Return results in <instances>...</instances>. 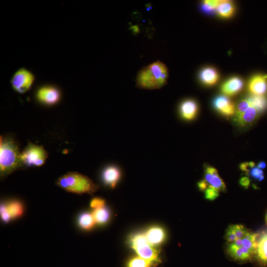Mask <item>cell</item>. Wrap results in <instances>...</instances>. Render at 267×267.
Returning a JSON list of instances; mask_svg holds the SVG:
<instances>
[{
	"instance_id": "6da1fadb",
	"label": "cell",
	"mask_w": 267,
	"mask_h": 267,
	"mask_svg": "<svg viewBox=\"0 0 267 267\" xmlns=\"http://www.w3.org/2000/svg\"><path fill=\"white\" fill-rule=\"evenodd\" d=\"M168 71L161 62L157 61L142 69L138 74L137 87L140 89L155 90L167 83Z\"/></svg>"
},
{
	"instance_id": "7a4b0ae2",
	"label": "cell",
	"mask_w": 267,
	"mask_h": 267,
	"mask_svg": "<svg viewBox=\"0 0 267 267\" xmlns=\"http://www.w3.org/2000/svg\"><path fill=\"white\" fill-rule=\"evenodd\" d=\"M20 154L19 146L13 139L1 137L0 142V173L1 177H6L23 166Z\"/></svg>"
},
{
	"instance_id": "3957f363",
	"label": "cell",
	"mask_w": 267,
	"mask_h": 267,
	"mask_svg": "<svg viewBox=\"0 0 267 267\" xmlns=\"http://www.w3.org/2000/svg\"><path fill=\"white\" fill-rule=\"evenodd\" d=\"M56 185L66 191L78 194H93L99 186L89 177L78 172H69L58 178Z\"/></svg>"
},
{
	"instance_id": "277c9868",
	"label": "cell",
	"mask_w": 267,
	"mask_h": 267,
	"mask_svg": "<svg viewBox=\"0 0 267 267\" xmlns=\"http://www.w3.org/2000/svg\"><path fill=\"white\" fill-rule=\"evenodd\" d=\"M127 243L138 256L156 264L161 262L160 252L149 243L144 232L130 234L128 237Z\"/></svg>"
},
{
	"instance_id": "5b68a950",
	"label": "cell",
	"mask_w": 267,
	"mask_h": 267,
	"mask_svg": "<svg viewBox=\"0 0 267 267\" xmlns=\"http://www.w3.org/2000/svg\"><path fill=\"white\" fill-rule=\"evenodd\" d=\"M48 153L42 146L30 142L25 149L21 153L20 159L27 166H41L46 162Z\"/></svg>"
},
{
	"instance_id": "8992f818",
	"label": "cell",
	"mask_w": 267,
	"mask_h": 267,
	"mask_svg": "<svg viewBox=\"0 0 267 267\" xmlns=\"http://www.w3.org/2000/svg\"><path fill=\"white\" fill-rule=\"evenodd\" d=\"M35 80L36 76L33 73L25 68H21L13 75L11 84L16 92L23 94L31 90Z\"/></svg>"
},
{
	"instance_id": "52a82bcc",
	"label": "cell",
	"mask_w": 267,
	"mask_h": 267,
	"mask_svg": "<svg viewBox=\"0 0 267 267\" xmlns=\"http://www.w3.org/2000/svg\"><path fill=\"white\" fill-rule=\"evenodd\" d=\"M36 98L41 104L51 106L57 104L61 99L60 89L54 85H44L37 91Z\"/></svg>"
},
{
	"instance_id": "ba28073f",
	"label": "cell",
	"mask_w": 267,
	"mask_h": 267,
	"mask_svg": "<svg viewBox=\"0 0 267 267\" xmlns=\"http://www.w3.org/2000/svg\"><path fill=\"white\" fill-rule=\"evenodd\" d=\"M122 176L121 168L117 165L112 164L106 166L102 173V180L104 184L114 189L120 181Z\"/></svg>"
},
{
	"instance_id": "9c48e42d",
	"label": "cell",
	"mask_w": 267,
	"mask_h": 267,
	"mask_svg": "<svg viewBox=\"0 0 267 267\" xmlns=\"http://www.w3.org/2000/svg\"><path fill=\"white\" fill-rule=\"evenodd\" d=\"M144 233L149 243L155 247L162 244L167 238L165 229L160 225L149 227Z\"/></svg>"
},
{
	"instance_id": "30bf717a",
	"label": "cell",
	"mask_w": 267,
	"mask_h": 267,
	"mask_svg": "<svg viewBox=\"0 0 267 267\" xmlns=\"http://www.w3.org/2000/svg\"><path fill=\"white\" fill-rule=\"evenodd\" d=\"M227 251L230 257L234 260L237 261H248L255 255L254 250L249 249L243 245L236 246L232 243L229 244Z\"/></svg>"
},
{
	"instance_id": "8fae6325",
	"label": "cell",
	"mask_w": 267,
	"mask_h": 267,
	"mask_svg": "<svg viewBox=\"0 0 267 267\" xmlns=\"http://www.w3.org/2000/svg\"><path fill=\"white\" fill-rule=\"evenodd\" d=\"M208 185L220 191H224L226 186L219 176L218 171L210 166H206L204 170V179Z\"/></svg>"
},
{
	"instance_id": "7c38bea8",
	"label": "cell",
	"mask_w": 267,
	"mask_h": 267,
	"mask_svg": "<svg viewBox=\"0 0 267 267\" xmlns=\"http://www.w3.org/2000/svg\"><path fill=\"white\" fill-rule=\"evenodd\" d=\"M248 90L253 95L264 96L267 93V76L258 75L253 77L249 83Z\"/></svg>"
},
{
	"instance_id": "4fadbf2b",
	"label": "cell",
	"mask_w": 267,
	"mask_h": 267,
	"mask_svg": "<svg viewBox=\"0 0 267 267\" xmlns=\"http://www.w3.org/2000/svg\"><path fill=\"white\" fill-rule=\"evenodd\" d=\"M214 107L222 115L229 117L235 112L233 103L226 96L217 97L214 101Z\"/></svg>"
},
{
	"instance_id": "5bb4252c",
	"label": "cell",
	"mask_w": 267,
	"mask_h": 267,
	"mask_svg": "<svg viewBox=\"0 0 267 267\" xmlns=\"http://www.w3.org/2000/svg\"><path fill=\"white\" fill-rule=\"evenodd\" d=\"M198 106L196 103L191 100L184 101L180 107V114L181 118L186 121L193 120L196 116Z\"/></svg>"
},
{
	"instance_id": "9a60e30c",
	"label": "cell",
	"mask_w": 267,
	"mask_h": 267,
	"mask_svg": "<svg viewBox=\"0 0 267 267\" xmlns=\"http://www.w3.org/2000/svg\"><path fill=\"white\" fill-rule=\"evenodd\" d=\"M255 256L262 264L267 265V230L259 234Z\"/></svg>"
},
{
	"instance_id": "2e32d148",
	"label": "cell",
	"mask_w": 267,
	"mask_h": 267,
	"mask_svg": "<svg viewBox=\"0 0 267 267\" xmlns=\"http://www.w3.org/2000/svg\"><path fill=\"white\" fill-rule=\"evenodd\" d=\"M243 81L238 77H233L222 86V92L227 96H233L239 93L243 87Z\"/></svg>"
},
{
	"instance_id": "e0dca14e",
	"label": "cell",
	"mask_w": 267,
	"mask_h": 267,
	"mask_svg": "<svg viewBox=\"0 0 267 267\" xmlns=\"http://www.w3.org/2000/svg\"><path fill=\"white\" fill-rule=\"evenodd\" d=\"M258 115V112L251 105L243 113L235 116V121L241 127L248 126L257 120Z\"/></svg>"
},
{
	"instance_id": "ac0fdd59",
	"label": "cell",
	"mask_w": 267,
	"mask_h": 267,
	"mask_svg": "<svg viewBox=\"0 0 267 267\" xmlns=\"http://www.w3.org/2000/svg\"><path fill=\"white\" fill-rule=\"evenodd\" d=\"M92 213L96 223L99 225H106L111 218V210L106 206L94 210Z\"/></svg>"
},
{
	"instance_id": "d6986e66",
	"label": "cell",
	"mask_w": 267,
	"mask_h": 267,
	"mask_svg": "<svg viewBox=\"0 0 267 267\" xmlns=\"http://www.w3.org/2000/svg\"><path fill=\"white\" fill-rule=\"evenodd\" d=\"M200 77L204 84L211 86L217 83L219 79V75L215 70L208 68L204 69L201 72Z\"/></svg>"
},
{
	"instance_id": "ffe728a7",
	"label": "cell",
	"mask_w": 267,
	"mask_h": 267,
	"mask_svg": "<svg viewBox=\"0 0 267 267\" xmlns=\"http://www.w3.org/2000/svg\"><path fill=\"white\" fill-rule=\"evenodd\" d=\"M78 223L79 227L85 230L93 229L96 224L93 213L88 212H84L80 215Z\"/></svg>"
},
{
	"instance_id": "44dd1931",
	"label": "cell",
	"mask_w": 267,
	"mask_h": 267,
	"mask_svg": "<svg viewBox=\"0 0 267 267\" xmlns=\"http://www.w3.org/2000/svg\"><path fill=\"white\" fill-rule=\"evenodd\" d=\"M247 99L259 114L264 112L267 109V99L265 96L252 95Z\"/></svg>"
},
{
	"instance_id": "7402d4cb",
	"label": "cell",
	"mask_w": 267,
	"mask_h": 267,
	"mask_svg": "<svg viewBox=\"0 0 267 267\" xmlns=\"http://www.w3.org/2000/svg\"><path fill=\"white\" fill-rule=\"evenodd\" d=\"M7 204L8 211L11 215L12 219L22 216L24 212V207L21 201L13 200L7 203Z\"/></svg>"
},
{
	"instance_id": "603a6c76",
	"label": "cell",
	"mask_w": 267,
	"mask_h": 267,
	"mask_svg": "<svg viewBox=\"0 0 267 267\" xmlns=\"http://www.w3.org/2000/svg\"><path fill=\"white\" fill-rule=\"evenodd\" d=\"M217 9L218 14L226 18L230 17L234 11L233 4L229 1H221Z\"/></svg>"
},
{
	"instance_id": "cb8c5ba5",
	"label": "cell",
	"mask_w": 267,
	"mask_h": 267,
	"mask_svg": "<svg viewBox=\"0 0 267 267\" xmlns=\"http://www.w3.org/2000/svg\"><path fill=\"white\" fill-rule=\"evenodd\" d=\"M156 264L137 256L128 260L126 267H153Z\"/></svg>"
},
{
	"instance_id": "d4e9b609",
	"label": "cell",
	"mask_w": 267,
	"mask_h": 267,
	"mask_svg": "<svg viewBox=\"0 0 267 267\" xmlns=\"http://www.w3.org/2000/svg\"><path fill=\"white\" fill-rule=\"evenodd\" d=\"M253 179L260 182L264 179V172L257 167H250L247 173Z\"/></svg>"
},
{
	"instance_id": "484cf974",
	"label": "cell",
	"mask_w": 267,
	"mask_h": 267,
	"mask_svg": "<svg viewBox=\"0 0 267 267\" xmlns=\"http://www.w3.org/2000/svg\"><path fill=\"white\" fill-rule=\"evenodd\" d=\"M232 230L238 239L243 238L249 232L248 230L240 225H231Z\"/></svg>"
},
{
	"instance_id": "4316f807",
	"label": "cell",
	"mask_w": 267,
	"mask_h": 267,
	"mask_svg": "<svg viewBox=\"0 0 267 267\" xmlns=\"http://www.w3.org/2000/svg\"><path fill=\"white\" fill-rule=\"evenodd\" d=\"M0 213L2 221L5 223H8L11 221L12 218L10 214L7 203H3L0 207Z\"/></svg>"
},
{
	"instance_id": "83f0119b",
	"label": "cell",
	"mask_w": 267,
	"mask_h": 267,
	"mask_svg": "<svg viewBox=\"0 0 267 267\" xmlns=\"http://www.w3.org/2000/svg\"><path fill=\"white\" fill-rule=\"evenodd\" d=\"M251 104L248 99H242L238 103L236 110V116H238L245 112L250 107Z\"/></svg>"
},
{
	"instance_id": "f1b7e54d",
	"label": "cell",
	"mask_w": 267,
	"mask_h": 267,
	"mask_svg": "<svg viewBox=\"0 0 267 267\" xmlns=\"http://www.w3.org/2000/svg\"><path fill=\"white\" fill-rule=\"evenodd\" d=\"M219 192L216 189L209 186L205 191V197L206 199L213 201L219 196Z\"/></svg>"
},
{
	"instance_id": "f546056e",
	"label": "cell",
	"mask_w": 267,
	"mask_h": 267,
	"mask_svg": "<svg viewBox=\"0 0 267 267\" xmlns=\"http://www.w3.org/2000/svg\"><path fill=\"white\" fill-rule=\"evenodd\" d=\"M220 2L221 1L217 0H206L203 3V8L206 11H211L217 9Z\"/></svg>"
},
{
	"instance_id": "4dcf8cb0",
	"label": "cell",
	"mask_w": 267,
	"mask_h": 267,
	"mask_svg": "<svg viewBox=\"0 0 267 267\" xmlns=\"http://www.w3.org/2000/svg\"><path fill=\"white\" fill-rule=\"evenodd\" d=\"M106 200L101 197L93 198L90 202V207L94 210L106 206Z\"/></svg>"
},
{
	"instance_id": "1f68e13d",
	"label": "cell",
	"mask_w": 267,
	"mask_h": 267,
	"mask_svg": "<svg viewBox=\"0 0 267 267\" xmlns=\"http://www.w3.org/2000/svg\"><path fill=\"white\" fill-rule=\"evenodd\" d=\"M225 238L229 243H233L238 239L232 230L231 226H229L228 228Z\"/></svg>"
},
{
	"instance_id": "d6a6232c",
	"label": "cell",
	"mask_w": 267,
	"mask_h": 267,
	"mask_svg": "<svg viewBox=\"0 0 267 267\" xmlns=\"http://www.w3.org/2000/svg\"><path fill=\"white\" fill-rule=\"evenodd\" d=\"M240 185L245 189H248L250 184V180L247 177H242L239 181Z\"/></svg>"
},
{
	"instance_id": "836d02e7",
	"label": "cell",
	"mask_w": 267,
	"mask_h": 267,
	"mask_svg": "<svg viewBox=\"0 0 267 267\" xmlns=\"http://www.w3.org/2000/svg\"><path fill=\"white\" fill-rule=\"evenodd\" d=\"M209 186V185H208V184L204 179L200 181L197 183V187L198 189L201 191H205V190L208 188Z\"/></svg>"
},
{
	"instance_id": "e575fe53",
	"label": "cell",
	"mask_w": 267,
	"mask_h": 267,
	"mask_svg": "<svg viewBox=\"0 0 267 267\" xmlns=\"http://www.w3.org/2000/svg\"><path fill=\"white\" fill-rule=\"evenodd\" d=\"M257 167L261 170L266 167V163L264 161H260L257 165Z\"/></svg>"
},
{
	"instance_id": "d590c367",
	"label": "cell",
	"mask_w": 267,
	"mask_h": 267,
	"mask_svg": "<svg viewBox=\"0 0 267 267\" xmlns=\"http://www.w3.org/2000/svg\"><path fill=\"white\" fill-rule=\"evenodd\" d=\"M266 224L267 225V215H266Z\"/></svg>"
}]
</instances>
